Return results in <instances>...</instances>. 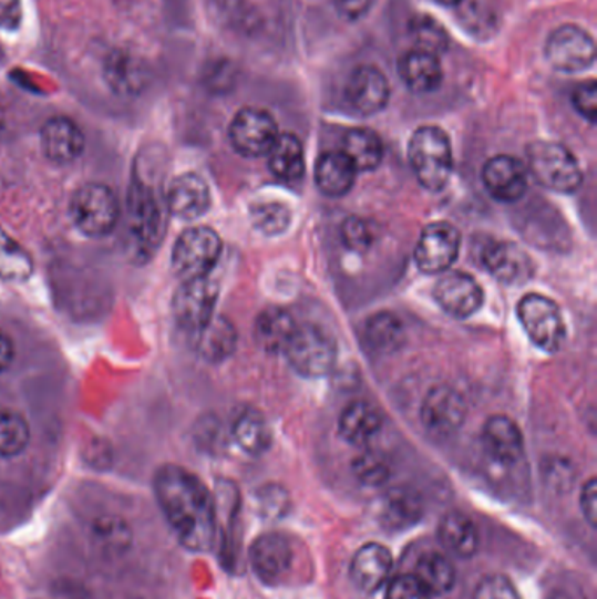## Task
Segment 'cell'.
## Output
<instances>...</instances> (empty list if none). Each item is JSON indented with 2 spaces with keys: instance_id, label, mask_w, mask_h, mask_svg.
<instances>
[{
  "instance_id": "6da1fadb",
  "label": "cell",
  "mask_w": 597,
  "mask_h": 599,
  "mask_svg": "<svg viewBox=\"0 0 597 599\" xmlns=\"http://www.w3.org/2000/svg\"><path fill=\"white\" fill-rule=\"evenodd\" d=\"M155 496L184 549L209 552L216 541V505L197 475L179 465H163L155 474Z\"/></svg>"
},
{
  "instance_id": "7a4b0ae2",
  "label": "cell",
  "mask_w": 597,
  "mask_h": 599,
  "mask_svg": "<svg viewBox=\"0 0 597 599\" xmlns=\"http://www.w3.org/2000/svg\"><path fill=\"white\" fill-rule=\"evenodd\" d=\"M409 159L419 183L430 192H440L447 186L454 164L451 138L439 126H421L410 138Z\"/></svg>"
},
{
  "instance_id": "3957f363",
  "label": "cell",
  "mask_w": 597,
  "mask_h": 599,
  "mask_svg": "<svg viewBox=\"0 0 597 599\" xmlns=\"http://www.w3.org/2000/svg\"><path fill=\"white\" fill-rule=\"evenodd\" d=\"M526 155L527 173L543 188L557 194H573L580 188L584 179L580 165L563 144L536 141L527 146Z\"/></svg>"
},
{
  "instance_id": "277c9868",
  "label": "cell",
  "mask_w": 597,
  "mask_h": 599,
  "mask_svg": "<svg viewBox=\"0 0 597 599\" xmlns=\"http://www.w3.org/2000/svg\"><path fill=\"white\" fill-rule=\"evenodd\" d=\"M120 204L113 189L99 183L81 186L71 198V219L89 237H105L116 227Z\"/></svg>"
},
{
  "instance_id": "5b68a950",
  "label": "cell",
  "mask_w": 597,
  "mask_h": 599,
  "mask_svg": "<svg viewBox=\"0 0 597 599\" xmlns=\"http://www.w3.org/2000/svg\"><path fill=\"white\" fill-rule=\"evenodd\" d=\"M219 235L209 227L183 231L172 249V270L183 281L209 276L222 256Z\"/></svg>"
},
{
  "instance_id": "8992f818",
  "label": "cell",
  "mask_w": 597,
  "mask_h": 599,
  "mask_svg": "<svg viewBox=\"0 0 597 599\" xmlns=\"http://www.w3.org/2000/svg\"><path fill=\"white\" fill-rule=\"evenodd\" d=\"M128 230L137 248L153 252L162 242L165 231V216L155 189L141 179L132 180L128 189Z\"/></svg>"
},
{
  "instance_id": "52a82bcc",
  "label": "cell",
  "mask_w": 597,
  "mask_h": 599,
  "mask_svg": "<svg viewBox=\"0 0 597 599\" xmlns=\"http://www.w3.org/2000/svg\"><path fill=\"white\" fill-rule=\"evenodd\" d=\"M289 365L309 379L325 378L333 370L337 345L322 328L313 324L297 327L286 348Z\"/></svg>"
},
{
  "instance_id": "ba28073f",
  "label": "cell",
  "mask_w": 597,
  "mask_h": 599,
  "mask_svg": "<svg viewBox=\"0 0 597 599\" xmlns=\"http://www.w3.org/2000/svg\"><path fill=\"white\" fill-rule=\"evenodd\" d=\"M518 319L533 344L547 352L559 351L566 339V324L559 307L550 298L529 293L518 302Z\"/></svg>"
},
{
  "instance_id": "9c48e42d",
  "label": "cell",
  "mask_w": 597,
  "mask_h": 599,
  "mask_svg": "<svg viewBox=\"0 0 597 599\" xmlns=\"http://www.w3.org/2000/svg\"><path fill=\"white\" fill-rule=\"evenodd\" d=\"M545 55L556 71L568 74L587 71L596 60L593 35L577 25L559 27L548 38Z\"/></svg>"
},
{
  "instance_id": "30bf717a",
  "label": "cell",
  "mask_w": 597,
  "mask_h": 599,
  "mask_svg": "<svg viewBox=\"0 0 597 599\" xmlns=\"http://www.w3.org/2000/svg\"><path fill=\"white\" fill-rule=\"evenodd\" d=\"M230 143L238 155L246 158H259L268 155L270 147L279 137L277 123L270 113L256 107L238 111L231 120Z\"/></svg>"
},
{
  "instance_id": "8fae6325",
  "label": "cell",
  "mask_w": 597,
  "mask_h": 599,
  "mask_svg": "<svg viewBox=\"0 0 597 599\" xmlns=\"http://www.w3.org/2000/svg\"><path fill=\"white\" fill-rule=\"evenodd\" d=\"M461 234L449 221H434L422 230L415 246V265L424 273L447 272L457 260Z\"/></svg>"
},
{
  "instance_id": "7c38bea8",
  "label": "cell",
  "mask_w": 597,
  "mask_h": 599,
  "mask_svg": "<svg viewBox=\"0 0 597 599\" xmlns=\"http://www.w3.org/2000/svg\"><path fill=\"white\" fill-rule=\"evenodd\" d=\"M466 414L469 409L463 396L454 388L443 384L431 388L421 406L422 426L434 438L454 435L463 426Z\"/></svg>"
},
{
  "instance_id": "4fadbf2b",
  "label": "cell",
  "mask_w": 597,
  "mask_h": 599,
  "mask_svg": "<svg viewBox=\"0 0 597 599\" xmlns=\"http://www.w3.org/2000/svg\"><path fill=\"white\" fill-rule=\"evenodd\" d=\"M217 295L219 288L209 276L183 281L172 303L177 323L192 333L200 330L214 318Z\"/></svg>"
},
{
  "instance_id": "5bb4252c",
  "label": "cell",
  "mask_w": 597,
  "mask_h": 599,
  "mask_svg": "<svg viewBox=\"0 0 597 599\" xmlns=\"http://www.w3.org/2000/svg\"><path fill=\"white\" fill-rule=\"evenodd\" d=\"M434 300L449 316L457 319L472 318L484 303V291L472 276L464 272L443 273L434 286Z\"/></svg>"
},
{
  "instance_id": "9a60e30c",
  "label": "cell",
  "mask_w": 597,
  "mask_h": 599,
  "mask_svg": "<svg viewBox=\"0 0 597 599\" xmlns=\"http://www.w3.org/2000/svg\"><path fill=\"white\" fill-rule=\"evenodd\" d=\"M526 165L514 156L500 155L482 168V183L491 197L503 204L521 200L527 192Z\"/></svg>"
},
{
  "instance_id": "2e32d148",
  "label": "cell",
  "mask_w": 597,
  "mask_h": 599,
  "mask_svg": "<svg viewBox=\"0 0 597 599\" xmlns=\"http://www.w3.org/2000/svg\"><path fill=\"white\" fill-rule=\"evenodd\" d=\"M251 566L256 577L267 586H276L291 568L292 549L288 537L280 533H267L251 545Z\"/></svg>"
},
{
  "instance_id": "e0dca14e",
  "label": "cell",
  "mask_w": 597,
  "mask_h": 599,
  "mask_svg": "<svg viewBox=\"0 0 597 599\" xmlns=\"http://www.w3.org/2000/svg\"><path fill=\"white\" fill-rule=\"evenodd\" d=\"M346 99L356 113L372 116L389 102L388 78L372 65L356 69L346 86Z\"/></svg>"
},
{
  "instance_id": "ac0fdd59",
  "label": "cell",
  "mask_w": 597,
  "mask_h": 599,
  "mask_svg": "<svg viewBox=\"0 0 597 599\" xmlns=\"http://www.w3.org/2000/svg\"><path fill=\"white\" fill-rule=\"evenodd\" d=\"M167 209L179 219H198L210 209V188L198 174H181L167 188Z\"/></svg>"
},
{
  "instance_id": "d6986e66",
  "label": "cell",
  "mask_w": 597,
  "mask_h": 599,
  "mask_svg": "<svg viewBox=\"0 0 597 599\" xmlns=\"http://www.w3.org/2000/svg\"><path fill=\"white\" fill-rule=\"evenodd\" d=\"M42 152L54 164H72L84 152V134L72 120L54 116L48 120L41 131Z\"/></svg>"
},
{
  "instance_id": "ffe728a7",
  "label": "cell",
  "mask_w": 597,
  "mask_h": 599,
  "mask_svg": "<svg viewBox=\"0 0 597 599\" xmlns=\"http://www.w3.org/2000/svg\"><path fill=\"white\" fill-rule=\"evenodd\" d=\"M485 453L500 465L512 466L524 456V436L506 415H491L482 427Z\"/></svg>"
},
{
  "instance_id": "44dd1931",
  "label": "cell",
  "mask_w": 597,
  "mask_h": 599,
  "mask_svg": "<svg viewBox=\"0 0 597 599\" xmlns=\"http://www.w3.org/2000/svg\"><path fill=\"white\" fill-rule=\"evenodd\" d=\"M485 269L503 285H521L531 279L535 265L521 246L512 242L488 244L482 255Z\"/></svg>"
},
{
  "instance_id": "7402d4cb",
  "label": "cell",
  "mask_w": 597,
  "mask_h": 599,
  "mask_svg": "<svg viewBox=\"0 0 597 599\" xmlns=\"http://www.w3.org/2000/svg\"><path fill=\"white\" fill-rule=\"evenodd\" d=\"M393 571V556L384 545L367 544L354 554L351 579L360 591L373 595L388 583Z\"/></svg>"
},
{
  "instance_id": "603a6c76",
  "label": "cell",
  "mask_w": 597,
  "mask_h": 599,
  "mask_svg": "<svg viewBox=\"0 0 597 599\" xmlns=\"http://www.w3.org/2000/svg\"><path fill=\"white\" fill-rule=\"evenodd\" d=\"M400 78L406 84V89L414 93H431L440 89L443 81L442 62L439 55L430 51H409L401 56Z\"/></svg>"
},
{
  "instance_id": "cb8c5ba5",
  "label": "cell",
  "mask_w": 597,
  "mask_h": 599,
  "mask_svg": "<svg viewBox=\"0 0 597 599\" xmlns=\"http://www.w3.org/2000/svg\"><path fill=\"white\" fill-rule=\"evenodd\" d=\"M193 345L198 357L210 363H219L230 358L237 348V330L228 319L214 316L209 323L192 333Z\"/></svg>"
},
{
  "instance_id": "d4e9b609",
  "label": "cell",
  "mask_w": 597,
  "mask_h": 599,
  "mask_svg": "<svg viewBox=\"0 0 597 599\" xmlns=\"http://www.w3.org/2000/svg\"><path fill=\"white\" fill-rule=\"evenodd\" d=\"M354 165L342 152H328L316 164V185L326 197H343L356 183Z\"/></svg>"
},
{
  "instance_id": "484cf974",
  "label": "cell",
  "mask_w": 597,
  "mask_h": 599,
  "mask_svg": "<svg viewBox=\"0 0 597 599\" xmlns=\"http://www.w3.org/2000/svg\"><path fill=\"white\" fill-rule=\"evenodd\" d=\"M295 330H297V323L288 310L268 307L256 318L255 339L265 352L277 354V352L286 351Z\"/></svg>"
},
{
  "instance_id": "4316f807",
  "label": "cell",
  "mask_w": 597,
  "mask_h": 599,
  "mask_svg": "<svg viewBox=\"0 0 597 599\" xmlns=\"http://www.w3.org/2000/svg\"><path fill=\"white\" fill-rule=\"evenodd\" d=\"M439 537L443 547L461 559L473 558L481 547V535L475 523L461 512H449L442 517Z\"/></svg>"
},
{
  "instance_id": "83f0119b",
  "label": "cell",
  "mask_w": 597,
  "mask_h": 599,
  "mask_svg": "<svg viewBox=\"0 0 597 599\" xmlns=\"http://www.w3.org/2000/svg\"><path fill=\"white\" fill-rule=\"evenodd\" d=\"M382 427V414L368 402H352L343 409L339 420L340 435L352 445H367Z\"/></svg>"
},
{
  "instance_id": "f1b7e54d",
  "label": "cell",
  "mask_w": 597,
  "mask_h": 599,
  "mask_svg": "<svg viewBox=\"0 0 597 599\" xmlns=\"http://www.w3.org/2000/svg\"><path fill=\"white\" fill-rule=\"evenodd\" d=\"M105 80L109 86L123 97H132L143 92L146 84V69L141 60L125 51H113L105 62Z\"/></svg>"
},
{
  "instance_id": "f546056e",
  "label": "cell",
  "mask_w": 597,
  "mask_h": 599,
  "mask_svg": "<svg viewBox=\"0 0 597 599\" xmlns=\"http://www.w3.org/2000/svg\"><path fill=\"white\" fill-rule=\"evenodd\" d=\"M267 156L268 168L277 179L292 183L306 173V155L297 135L279 134Z\"/></svg>"
},
{
  "instance_id": "4dcf8cb0",
  "label": "cell",
  "mask_w": 597,
  "mask_h": 599,
  "mask_svg": "<svg viewBox=\"0 0 597 599\" xmlns=\"http://www.w3.org/2000/svg\"><path fill=\"white\" fill-rule=\"evenodd\" d=\"M343 155L354 165L358 173L375 171L384 158V146L379 135L368 128H354L343 137Z\"/></svg>"
},
{
  "instance_id": "1f68e13d",
  "label": "cell",
  "mask_w": 597,
  "mask_h": 599,
  "mask_svg": "<svg viewBox=\"0 0 597 599\" xmlns=\"http://www.w3.org/2000/svg\"><path fill=\"white\" fill-rule=\"evenodd\" d=\"M424 512L421 496L412 489H398L388 493L382 503V520L388 528L405 529L419 523Z\"/></svg>"
},
{
  "instance_id": "d6a6232c",
  "label": "cell",
  "mask_w": 597,
  "mask_h": 599,
  "mask_svg": "<svg viewBox=\"0 0 597 599\" xmlns=\"http://www.w3.org/2000/svg\"><path fill=\"white\" fill-rule=\"evenodd\" d=\"M234 438L244 453L261 456L271 445V432L265 415L258 411H244L234 423Z\"/></svg>"
},
{
  "instance_id": "836d02e7",
  "label": "cell",
  "mask_w": 597,
  "mask_h": 599,
  "mask_svg": "<svg viewBox=\"0 0 597 599\" xmlns=\"http://www.w3.org/2000/svg\"><path fill=\"white\" fill-rule=\"evenodd\" d=\"M415 577L430 595H447L454 589L455 568L447 556L440 552L422 554L415 565Z\"/></svg>"
},
{
  "instance_id": "e575fe53",
  "label": "cell",
  "mask_w": 597,
  "mask_h": 599,
  "mask_svg": "<svg viewBox=\"0 0 597 599\" xmlns=\"http://www.w3.org/2000/svg\"><path fill=\"white\" fill-rule=\"evenodd\" d=\"M34 273L32 256L0 227V279L8 282H25Z\"/></svg>"
},
{
  "instance_id": "d590c367",
  "label": "cell",
  "mask_w": 597,
  "mask_h": 599,
  "mask_svg": "<svg viewBox=\"0 0 597 599\" xmlns=\"http://www.w3.org/2000/svg\"><path fill=\"white\" fill-rule=\"evenodd\" d=\"M364 337L373 351L379 354H391L403 345L405 330L397 316L391 312H379L368 319Z\"/></svg>"
},
{
  "instance_id": "8d00e7d4",
  "label": "cell",
  "mask_w": 597,
  "mask_h": 599,
  "mask_svg": "<svg viewBox=\"0 0 597 599\" xmlns=\"http://www.w3.org/2000/svg\"><path fill=\"white\" fill-rule=\"evenodd\" d=\"M30 442V427L18 412L0 411V457H17Z\"/></svg>"
},
{
  "instance_id": "74e56055",
  "label": "cell",
  "mask_w": 597,
  "mask_h": 599,
  "mask_svg": "<svg viewBox=\"0 0 597 599\" xmlns=\"http://www.w3.org/2000/svg\"><path fill=\"white\" fill-rule=\"evenodd\" d=\"M352 472L361 484L370 487L384 486L391 477L388 457L380 451H372V448L356 457L352 463Z\"/></svg>"
},
{
  "instance_id": "f35d334b",
  "label": "cell",
  "mask_w": 597,
  "mask_h": 599,
  "mask_svg": "<svg viewBox=\"0 0 597 599\" xmlns=\"http://www.w3.org/2000/svg\"><path fill=\"white\" fill-rule=\"evenodd\" d=\"M412 35L418 41V50L430 51L433 55H442L447 50L449 35L433 18L422 17L412 21Z\"/></svg>"
},
{
  "instance_id": "ab89813d",
  "label": "cell",
  "mask_w": 597,
  "mask_h": 599,
  "mask_svg": "<svg viewBox=\"0 0 597 599\" xmlns=\"http://www.w3.org/2000/svg\"><path fill=\"white\" fill-rule=\"evenodd\" d=\"M253 221L256 228L267 235L280 234L288 228L291 221V210L280 204V202H268V204H259L253 209Z\"/></svg>"
},
{
  "instance_id": "60d3db41",
  "label": "cell",
  "mask_w": 597,
  "mask_h": 599,
  "mask_svg": "<svg viewBox=\"0 0 597 599\" xmlns=\"http://www.w3.org/2000/svg\"><path fill=\"white\" fill-rule=\"evenodd\" d=\"M473 599H523V596L506 575L494 574L478 582Z\"/></svg>"
},
{
  "instance_id": "b9f144b4",
  "label": "cell",
  "mask_w": 597,
  "mask_h": 599,
  "mask_svg": "<svg viewBox=\"0 0 597 599\" xmlns=\"http://www.w3.org/2000/svg\"><path fill=\"white\" fill-rule=\"evenodd\" d=\"M342 239L347 248L356 252H364L367 249L372 248L373 244V228L367 219L352 218L347 219L342 225Z\"/></svg>"
},
{
  "instance_id": "7bdbcfd3",
  "label": "cell",
  "mask_w": 597,
  "mask_h": 599,
  "mask_svg": "<svg viewBox=\"0 0 597 599\" xmlns=\"http://www.w3.org/2000/svg\"><path fill=\"white\" fill-rule=\"evenodd\" d=\"M426 587L414 574L400 575L391 580L385 592V599H430Z\"/></svg>"
},
{
  "instance_id": "ee69618b",
  "label": "cell",
  "mask_w": 597,
  "mask_h": 599,
  "mask_svg": "<svg viewBox=\"0 0 597 599\" xmlns=\"http://www.w3.org/2000/svg\"><path fill=\"white\" fill-rule=\"evenodd\" d=\"M573 105L575 110L587 120V122H596L597 114V86L594 81L580 84L575 93H573Z\"/></svg>"
},
{
  "instance_id": "f6af8a7d",
  "label": "cell",
  "mask_w": 597,
  "mask_h": 599,
  "mask_svg": "<svg viewBox=\"0 0 597 599\" xmlns=\"http://www.w3.org/2000/svg\"><path fill=\"white\" fill-rule=\"evenodd\" d=\"M580 508L585 520L589 523L590 528H597V483L596 478H589L580 493Z\"/></svg>"
},
{
  "instance_id": "bcb514c9",
  "label": "cell",
  "mask_w": 597,
  "mask_h": 599,
  "mask_svg": "<svg viewBox=\"0 0 597 599\" xmlns=\"http://www.w3.org/2000/svg\"><path fill=\"white\" fill-rule=\"evenodd\" d=\"M23 18L21 0H0V29L17 30Z\"/></svg>"
},
{
  "instance_id": "7dc6e473",
  "label": "cell",
  "mask_w": 597,
  "mask_h": 599,
  "mask_svg": "<svg viewBox=\"0 0 597 599\" xmlns=\"http://www.w3.org/2000/svg\"><path fill=\"white\" fill-rule=\"evenodd\" d=\"M370 6H372V0H334L337 11L349 20H358L363 17Z\"/></svg>"
},
{
  "instance_id": "c3c4849f",
  "label": "cell",
  "mask_w": 597,
  "mask_h": 599,
  "mask_svg": "<svg viewBox=\"0 0 597 599\" xmlns=\"http://www.w3.org/2000/svg\"><path fill=\"white\" fill-rule=\"evenodd\" d=\"M14 361V344L13 340L6 335L4 331L0 330V373L6 372L9 366L13 365Z\"/></svg>"
},
{
  "instance_id": "681fc988",
  "label": "cell",
  "mask_w": 597,
  "mask_h": 599,
  "mask_svg": "<svg viewBox=\"0 0 597 599\" xmlns=\"http://www.w3.org/2000/svg\"><path fill=\"white\" fill-rule=\"evenodd\" d=\"M436 2H440V4L443 6H457L460 4L461 0H436Z\"/></svg>"
}]
</instances>
